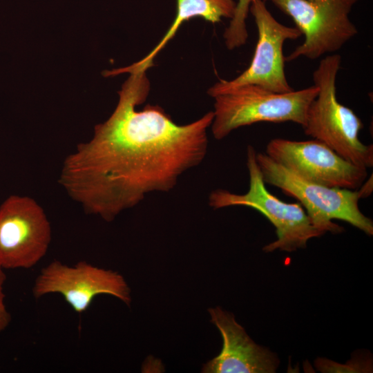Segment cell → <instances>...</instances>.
I'll return each mask as SVG.
<instances>
[{
	"label": "cell",
	"instance_id": "6da1fadb",
	"mask_svg": "<svg viewBox=\"0 0 373 373\" xmlns=\"http://www.w3.org/2000/svg\"><path fill=\"white\" fill-rule=\"evenodd\" d=\"M146 70L124 68L130 75L118 92L110 117L92 138L64 159L59 182L85 213L113 221L149 194L169 192L198 166L208 149L213 111L178 124L157 105L137 107L148 97Z\"/></svg>",
	"mask_w": 373,
	"mask_h": 373
},
{
	"label": "cell",
	"instance_id": "7a4b0ae2",
	"mask_svg": "<svg viewBox=\"0 0 373 373\" xmlns=\"http://www.w3.org/2000/svg\"><path fill=\"white\" fill-rule=\"evenodd\" d=\"M341 57L336 53L323 58L313 73L314 84L318 88L306 114L304 133L317 140L345 160L365 169L373 166V146L359 139L363 124L349 107L336 96V78Z\"/></svg>",
	"mask_w": 373,
	"mask_h": 373
},
{
	"label": "cell",
	"instance_id": "3957f363",
	"mask_svg": "<svg viewBox=\"0 0 373 373\" xmlns=\"http://www.w3.org/2000/svg\"><path fill=\"white\" fill-rule=\"evenodd\" d=\"M318 92L314 84L283 93L255 84L220 91L211 96L214 99L212 135L220 140L237 128L262 122H291L303 127L307 108Z\"/></svg>",
	"mask_w": 373,
	"mask_h": 373
},
{
	"label": "cell",
	"instance_id": "277c9868",
	"mask_svg": "<svg viewBox=\"0 0 373 373\" xmlns=\"http://www.w3.org/2000/svg\"><path fill=\"white\" fill-rule=\"evenodd\" d=\"M256 158L265 183L298 200L312 224L323 233L343 231L342 227L332 222L336 219L372 236L373 222L359 209L361 198L358 191L329 187L307 180L277 163L265 153H256Z\"/></svg>",
	"mask_w": 373,
	"mask_h": 373
},
{
	"label": "cell",
	"instance_id": "5b68a950",
	"mask_svg": "<svg viewBox=\"0 0 373 373\" xmlns=\"http://www.w3.org/2000/svg\"><path fill=\"white\" fill-rule=\"evenodd\" d=\"M255 149H247V166L249 186L244 194H237L222 189L211 191L209 205L213 209L231 206H244L262 213L276 229L277 239L264 247L265 252L280 250L291 252L306 247L309 240L323 234L312 223L303 206L287 203L271 194L265 186L256 158Z\"/></svg>",
	"mask_w": 373,
	"mask_h": 373
},
{
	"label": "cell",
	"instance_id": "8992f818",
	"mask_svg": "<svg viewBox=\"0 0 373 373\" xmlns=\"http://www.w3.org/2000/svg\"><path fill=\"white\" fill-rule=\"evenodd\" d=\"M263 1L289 16L304 36V41L285 57V61L334 54L358 34L350 14L358 0Z\"/></svg>",
	"mask_w": 373,
	"mask_h": 373
},
{
	"label": "cell",
	"instance_id": "52a82bcc",
	"mask_svg": "<svg viewBox=\"0 0 373 373\" xmlns=\"http://www.w3.org/2000/svg\"><path fill=\"white\" fill-rule=\"evenodd\" d=\"M52 240L50 223L33 198L8 197L0 205V266L29 269L47 254Z\"/></svg>",
	"mask_w": 373,
	"mask_h": 373
},
{
	"label": "cell",
	"instance_id": "ba28073f",
	"mask_svg": "<svg viewBox=\"0 0 373 373\" xmlns=\"http://www.w3.org/2000/svg\"><path fill=\"white\" fill-rule=\"evenodd\" d=\"M249 12L254 17L258 40L249 67L231 80L220 79L207 91L211 97L223 90L244 84H255L275 93H289L294 89L288 83L285 73L283 46L287 40L302 36L296 27L277 21L263 0H252Z\"/></svg>",
	"mask_w": 373,
	"mask_h": 373
},
{
	"label": "cell",
	"instance_id": "9c48e42d",
	"mask_svg": "<svg viewBox=\"0 0 373 373\" xmlns=\"http://www.w3.org/2000/svg\"><path fill=\"white\" fill-rule=\"evenodd\" d=\"M35 298L59 294L78 314L84 312L94 298L111 295L129 305L131 290L124 277L117 271L79 261L74 265L55 260L44 267L32 287Z\"/></svg>",
	"mask_w": 373,
	"mask_h": 373
},
{
	"label": "cell",
	"instance_id": "30bf717a",
	"mask_svg": "<svg viewBox=\"0 0 373 373\" xmlns=\"http://www.w3.org/2000/svg\"><path fill=\"white\" fill-rule=\"evenodd\" d=\"M265 153L273 160L307 180L356 190L367 178V169L345 160L324 143L311 140H271Z\"/></svg>",
	"mask_w": 373,
	"mask_h": 373
},
{
	"label": "cell",
	"instance_id": "8fae6325",
	"mask_svg": "<svg viewBox=\"0 0 373 373\" xmlns=\"http://www.w3.org/2000/svg\"><path fill=\"white\" fill-rule=\"evenodd\" d=\"M211 322L219 329L223 345L218 356L207 363L205 373H273L278 359L269 350L254 342L232 314L220 307L209 309Z\"/></svg>",
	"mask_w": 373,
	"mask_h": 373
},
{
	"label": "cell",
	"instance_id": "7c38bea8",
	"mask_svg": "<svg viewBox=\"0 0 373 373\" xmlns=\"http://www.w3.org/2000/svg\"><path fill=\"white\" fill-rule=\"evenodd\" d=\"M175 17L161 40L143 59L132 66L148 70L153 66L155 56L175 36L180 26L189 19L200 17L212 23L223 18L231 19L235 14L237 2L235 0H176Z\"/></svg>",
	"mask_w": 373,
	"mask_h": 373
},
{
	"label": "cell",
	"instance_id": "4fadbf2b",
	"mask_svg": "<svg viewBox=\"0 0 373 373\" xmlns=\"http://www.w3.org/2000/svg\"><path fill=\"white\" fill-rule=\"evenodd\" d=\"M252 0H238L233 17L223 33L227 49L233 50L245 45L248 39L246 20Z\"/></svg>",
	"mask_w": 373,
	"mask_h": 373
},
{
	"label": "cell",
	"instance_id": "5bb4252c",
	"mask_svg": "<svg viewBox=\"0 0 373 373\" xmlns=\"http://www.w3.org/2000/svg\"><path fill=\"white\" fill-rule=\"evenodd\" d=\"M6 276L3 269L0 266V333L4 331L11 321V315L9 313L5 303V294L3 285Z\"/></svg>",
	"mask_w": 373,
	"mask_h": 373
},
{
	"label": "cell",
	"instance_id": "9a60e30c",
	"mask_svg": "<svg viewBox=\"0 0 373 373\" xmlns=\"http://www.w3.org/2000/svg\"><path fill=\"white\" fill-rule=\"evenodd\" d=\"M372 182V175H371L369 179L367 180H365L358 188L359 190H358V192L359 193L361 199L366 198L371 195L373 190Z\"/></svg>",
	"mask_w": 373,
	"mask_h": 373
},
{
	"label": "cell",
	"instance_id": "2e32d148",
	"mask_svg": "<svg viewBox=\"0 0 373 373\" xmlns=\"http://www.w3.org/2000/svg\"><path fill=\"white\" fill-rule=\"evenodd\" d=\"M311 1H318V0H311Z\"/></svg>",
	"mask_w": 373,
	"mask_h": 373
}]
</instances>
